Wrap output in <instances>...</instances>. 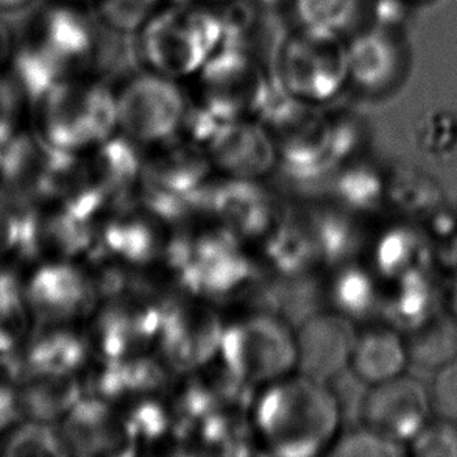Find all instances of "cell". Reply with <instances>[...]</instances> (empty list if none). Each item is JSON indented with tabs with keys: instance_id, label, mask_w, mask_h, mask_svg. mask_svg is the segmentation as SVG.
<instances>
[{
	"instance_id": "1",
	"label": "cell",
	"mask_w": 457,
	"mask_h": 457,
	"mask_svg": "<svg viewBox=\"0 0 457 457\" xmlns=\"http://www.w3.org/2000/svg\"><path fill=\"white\" fill-rule=\"evenodd\" d=\"M342 409L329 387L291 371L256 389L248 427L253 445L272 456L328 454L340 433Z\"/></svg>"
},
{
	"instance_id": "2",
	"label": "cell",
	"mask_w": 457,
	"mask_h": 457,
	"mask_svg": "<svg viewBox=\"0 0 457 457\" xmlns=\"http://www.w3.org/2000/svg\"><path fill=\"white\" fill-rule=\"evenodd\" d=\"M83 2L39 5L24 41L16 44L12 75L33 104L58 83L96 71L102 27Z\"/></svg>"
},
{
	"instance_id": "3",
	"label": "cell",
	"mask_w": 457,
	"mask_h": 457,
	"mask_svg": "<svg viewBox=\"0 0 457 457\" xmlns=\"http://www.w3.org/2000/svg\"><path fill=\"white\" fill-rule=\"evenodd\" d=\"M133 37L141 69L189 83L225 43L222 10L170 0Z\"/></svg>"
},
{
	"instance_id": "4",
	"label": "cell",
	"mask_w": 457,
	"mask_h": 457,
	"mask_svg": "<svg viewBox=\"0 0 457 457\" xmlns=\"http://www.w3.org/2000/svg\"><path fill=\"white\" fill-rule=\"evenodd\" d=\"M35 110L37 137L60 154L93 152L118 133V89L97 71L58 83Z\"/></svg>"
},
{
	"instance_id": "5",
	"label": "cell",
	"mask_w": 457,
	"mask_h": 457,
	"mask_svg": "<svg viewBox=\"0 0 457 457\" xmlns=\"http://www.w3.org/2000/svg\"><path fill=\"white\" fill-rule=\"evenodd\" d=\"M270 71L275 87L287 97L320 108L334 105L348 91L346 37L294 24L275 44Z\"/></svg>"
},
{
	"instance_id": "6",
	"label": "cell",
	"mask_w": 457,
	"mask_h": 457,
	"mask_svg": "<svg viewBox=\"0 0 457 457\" xmlns=\"http://www.w3.org/2000/svg\"><path fill=\"white\" fill-rule=\"evenodd\" d=\"M189 85L192 102L220 122L260 118L277 89L270 62L231 44H223Z\"/></svg>"
},
{
	"instance_id": "7",
	"label": "cell",
	"mask_w": 457,
	"mask_h": 457,
	"mask_svg": "<svg viewBox=\"0 0 457 457\" xmlns=\"http://www.w3.org/2000/svg\"><path fill=\"white\" fill-rule=\"evenodd\" d=\"M118 89V131L143 145H161L179 137L191 108L186 83L139 69Z\"/></svg>"
},
{
	"instance_id": "8",
	"label": "cell",
	"mask_w": 457,
	"mask_h": 457,
	"mask_svg": "<svg viewBox=\"0 0 457 457\" xmlns=\"http://www.w3.org/2000/svg\"><path fill=\"white\" fill-rule=\"evenodd\" d=\"M222 364L239 383L256 389L295 371V329L269 314L248 315L220 333Z\"/></svg>"
},
{
	"instance_id": "9",
	"label": "cell",
	"mask_w": 457,
	"mask_h": 457,
	"mask_svg": "<svg viewBox=\"0 0 457 457\" xmlns=\"http://www.w3.org/2000/svg\"><path fill=\"white\" fill-rule=\"evenodd\" d=\"M272 139L278 162L309 172L308 169L334 162L331 122L327 108L308 105L275 89L258 118Z\"/></svg>"
},
{
	"instance_id": "10",
	"label": "cell",
	"mask_w": 457,
	"mask_h": 457,
	"mask_svg": "<svg viewBox=\"0 0 457 457\" xmlns=\"http://www.w3.org/2000/svg\"><path fill=\"white\" fill-rule=\"evenodd\" d=\"M348 89L365 99H383L402 87L411 69L403 29L370 27L346 37Z\"/></svg>"
},
{
	"instance_id": "11",
	"label": "cell",
	"mask_w": 457,
	"mask_h": 457,
	"mask_svg": "<svg viewBox=\"0 0 457 457\" xmlns=\"http://www.w3.org/2000/svg\"><path fill=\"white\" fill-rule=\"evenodd\" d=\"M22 286L33 320L43 325L66 327L85 314L93 300L87 275L66 260L43 261L22 277Z\"/></svg>"
},
{
	"instance_id": "12",
	"label": "cell",
	"mask_w": 457,
	"mask_h": 457,
	"mask_svg": "<svg viewBox=\"0 0 457 457\" xmlns=\"http://www.w3.org/2000/svg\"><path fill=\"white\" fill-rule=\"evenodd\" d=\"M431 408L427 387L414 378L400 375L370 386L361 412L365 427L403 445L427 425Z\"/></svg>"
},
{
	"instance_id": "13",
	"label": "cell",
	"mask_w": 457,
	"mask_h": 457,
	"mask_svg": "<svg viewBox=\"0 0 457 457\" xmlns=\"http://www.w3.org/2000/svg\"><path fill=\"white\" fill-rule=\"evenodd\" d=\"M202 152L212 167L235 179L254 181L278 164L272 139L258 119L220 122Z\"/></svg>"
},
{
	"instance_id": "14",
	"label": "cell",
	"mask_w": 457,
	"mask_h": 457,
	"mask_svg": "<svg viewBox=\"0 0 457 457\" xmlns=\"http://www.w3.org/2000/svg\"><path fill=\"white\" fill-rule=\"evenodd\" d=\"M354 336L353 321L331 309L304 319L295 329V370L329 383L348 370Z\"/></svg>"
},
{
	"instance_id": "15",
	"label": "cell",
	"mask_w": 457,
	"mask_h": 457,
	"mask_svg": "<svg viewBox=\"0 0 457 457\" xmlns=\"http://www.w3.org/2000/svg\"><path fill=\"white\" fill-rule=\"evenodd\" d=\"M408 344L392 328H369L356 333L348 370L359 381L375 386L403 375L409 362Z\"/></svg>"
},
{
	"instance_id": "16",
	"label": "cell",
	"mask_w": 457,
	"mask_h": 457,
	"mask_svg": "<svg viewBox=\"0 0 457 457\" xmlns=\"http://www.w3.org/2000/svg\"><path fill=\"white\" fill-rule=\"evenodd\" d=\"M396 279L395 292L387 304L390 320L396 328L412 333L436 315V286L420 266Z\"/></svg>"
},
{
	"instance_id": "17",
	"label": "cell",
	"mask_w": 457,
	"mask_h": 457,
	"mask_svg": "<svg viewBox=\"0 0 457 457\" xmlns=\"http://www.w3.org/2000/svg\"><path fill=\"white\" fill-rule=\"evenodd\" d=\"M33 323L22 278L10 267L0 266V358L22 348Z\"/></svg>"
},
{
	"instance_id": "18",
	"label": "cell",
	"mask_w": 457,
	"mask_h": 457,
	"mask_svg": "<svg viewBox=\"0 0 457 457\" xmlns=\"http://www.w3.org/2000/svg\"><path fill=\"white\" fill-rule=\"evenodd\" d=\"M327 294L331 302L329 309L350 321L362 320L378 306L377 283L362 267L337 269Z\"/></svg>"
},
{
	"instance_id": "19",
	"label": "cell",
	"mask_w": 457,
	"mask_h": 457,
	"mask_svg": "<svg viewBox=\"0 0 457 457\" xmlns=\"http://www.w3.org/2000/svg\"><path fill=\"white\" fill-rule=\"evenodd\" d=\"M409 358L431 369H440L457 358V319L434 315L423 327L412 331Z\"/></svg>"
},
{
	"instance_id": "20",
	"label": "cell",
	"mask_w": 457,
	"mask_h": 457,
	"mask_svg": "<svg viewBox=\"0 0 457 457\" xmlns=\"http://www.w3.org/2000/svg\"><path fill=\"white\" fill-rule=\"evenodd\" d=\"M421 254L423 244L414 229L394 227L378 239L373 250V262L379 275L396 279L419 266Z\"/></svg>"
},
{
	"instance_id": "21",
	"label": "cell",
	"mask_w": 457,
	"mask_h": 457,
	"mask_svg": "<svg viewBox=\"0 0 457 457\" xmlns=\"http://www.w3.org/2000/svg\"><path fill=\"white\" fill-rule=\"evenodd\" d=\"M100 27L122 37H135L170 0H87Z\"/></svg>"
},
{
	"instance_id": "22",
	"label": "cell",
	"mask_w": 457,
	"mask_h": 457,
	"mask_svg": "<svg viewBox=\"0 0 457 457\" xmlns=\"http://www.w3.org/2000/svg\"><path fill=\"white\" fill-rule=\"evenodd\" d=\"M361 0H292L295 25L336 31L348 37L358 24Z\"/></svg>"
},
{
	"instance_id": "23",
	"label": "cell",
	"mask_w": 457,
	"mask_h": 457,
	"mask_svg": "<svg viewBox=\"0 0 457 457\" xmlns=\"http://www.w3.org/2000/svg\"><path fill=\"white\" fill-rule=\"evenodd\" d=\"M336 192L340 204L352 211L375 210L386 195V183L370 167L359 166L340 173Z\"/></svg>"
},
{
	"instance_id": "24",
	"label": "cell",
	"mask_w": 457,
	"mask_h": 457,
	"mask_svg": "<svg viewBox=\"0 0 457 457\" xmlns=\"http://www.w3.org/2000/svg\"><path fill=\"white\" fill-rule=\"evenodd\" d=\"M62 452L58 434L47 423L21 420L0 433V454H55Z\"/></svg>"
},
{
	"instance_id": "25",
	"label": "cell",
	"mask_w": 457,
	"mask_h": 457,
	"mask_svg": "<svg viewBox=\"0 0 457 457\" xmlns=\"http://www.w3.org/2000/svg\"><path fill=\"white\" fill-rule=\"evenodd\" d=\"M386 194L392 195L402 210L409 212H427L439 204L440 189L436 181L423 173L403 169L395 175L389 185H386Z\"/></svg>"
},
{
	"instance_id": "26",
	"label": "cell",
	"mask_w": 457,
	"mask_h": 457,
	"mask_svg": "<svg viewBox=\"0 0 457 457\" xmlns=\"http://www.w3.org/2000/svg\"><path fill=\"white\" fill-rule=\"evenodd\" d=\"M402 454H404L402 444L362 425L346 433L340 431L327 456L395 457Z\"/></svg>"
},
{
	"instance_id": "27",
	"label": "cell",
	"mask_w": 457,
	"mask_h": 457,
	"mask_svg": "<svg viewBox=\"0 0 457 457\" xmlns=\"http://www.w3.org/2000/svg\"><path fill=\"white\" fill-rule=\"evenodd\" d=\"M30 100L12 74H0V145L22 131L25 108Z\"/></svg>"
},
{
	"instance_id": "28",
	"label": "cell",
	"mask_w": 457,
	"mask_h": 457,
	"mask_svg": "<svg viewBox=\"0 0 457 457\" xmlns=\"http://www.w3.org/2000/svg\"><path fill=\"white\" fill-rule=\"evenodd\" d=\"M409 445L417 457H457L456 421H428Z\"/></svg>"
},
{
	"instance_id": "29",
	"label": "cell",
	"mask_w": 457,
	"mask_h": 457,
	"mask_svg": "<svg viewBox=\"0 0 457 457\" xmlns=\"http://www.w3.org/2000/svg\"><path fill=\"white\" fill-rule=\"evenodd\" d=\"M417 141L427 154H444L457 145V118L450 112H429L417 131Z\"/></svg>"
},
{
	"instance_id": "30",
	"label": "cell",
	"mask_w": 457,
	"mask_h": 457,
	"mask_svg": "<svg viewBox=\"0 0 457 457\" xmlns=\"http://www.w3.org/2000/svg\"><path fill=\"white\" fill-rule=\"evenodd\" d=\"M431 404L442 419L457 423V358L437 369Z\"/></svg>"
},
{
	"instance_id": "31",
	"label": "cell",
	"mask_w": 457,
	"mask_h": 457,
	"mask_svg": "<svg viewBox=\"0 0 457 457\" xmlns=\"http://www.w3.org/2000/svg\"><path fill=\"white\" fill-rule=\"evenodd\" d=\"M22 419L18 373L0 365V433Z\"/></svg>"
},
{
	"instance_id": "32",
	"label": "cell",
	"mask_w": 457,
	"mask_h": 457,
	"mask_svg": "<svg viewBox=\"0 0 457 457\" xmlns=\"http://www.w3.org/2000/svg\"><path fill=\"white\" fill-rule=\"evenodd\" d=\"M16 52V44L12 39V33L5 22L0 21V74L12 68V56Z\"/></svg>"
},
{
	"instance_id": "33",
	"label": "cell",
	"mask_w": 457,
	"mask_h": 457,
	"mask_svg": "<svg viewBox=\"0 0 457 457\" xmlns=\"http://www.w3.org/2000/svg\"><path fill=\"white\" fill-rule=\"evenodd\" d=\"M256 10L266 12L269 16H275L279 12L291 10L292 0H245Z\"/></svg>"
},
{
	"instance_id": "34",
	"label": "cell",
	"mask_w": 457,
	"mask_h": 457,
	"mask_svg": "<svg viewBox=\"0 0 457 457\" xmlns=\"http://www.w3.org/2000/svg\"><path fill=\"white\" fill-rule=\"evenodd\" d=\"M35 2L37 0H0V12H19Z\"/></svg>"
},
{
	"instance_id": "35",
	"label": "cell",
	"mask_w": 457,
	"mask_h": 457,
	"mask_svg": "<svg viewBox=\"0 0 457 457\" xmlns=\"http://www.w3.org/2000/svg\"><path fill=\"white\" fill-rule=\"evenodd\" d=\"M189 2L200 4V5L212 6V8H217V10H222V8L233 5V4L239 2V0H189Z\"/></svg>"
},
{
	"instance_id": "36",
	"label": "cell",
	"mask_w": 457,
	"mask_h": 457,
	"mask_svg": "<svg viewBox=\"0 0 457 457\" xmlns=\"http://www.w3.org/2000/svg\"><path fill=\"white\" fill-rule=\"evenodd\" d=\"M450 306H452L453 317L457 319V277L453 283L452 294H450Z\"/></svg>"
},
{
	"instance_id": "37",
	"label": "cell",
	"mask_w": 457,
	"mask_h": 457,
	"mask_svg": "<svg viewBox=\"0 0 457 457\" xmlns=\"http://www.w3.org/2000/svg\"><path fill=\"white\" fill-rule=\"evenodd\" d=\"M406 4H409L411 6H419V5H427V4H431L434 0H404Z\"/></svg>"
},
{
	"instance_id": "38",
	"label": "cell",
	"mask_w": 457,
	"mask_h": 457,
	"mask_svg": "<svg viewBox=\"0 0 457 457\" xmlns=\"http://www.w3.org/2000/svg\"><path fill=\"white\" fill-rule=\"evenodd\" d=\"M0 175H2V149H0Z\"/></svg>"
}]
</instances>
